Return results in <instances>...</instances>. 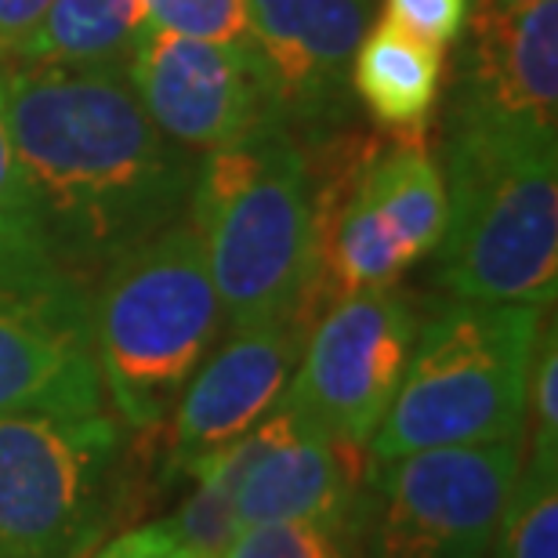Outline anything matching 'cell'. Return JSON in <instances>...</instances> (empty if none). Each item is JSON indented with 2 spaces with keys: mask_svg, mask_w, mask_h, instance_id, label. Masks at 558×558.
I'll use <instances>...</instances> for the list:
<instances>
[{
  "mask_svg": "<svg viewBox=\"0 0 558 558\" xmlns=\"http://www.w3.org/2000/svg\"><path fill=\"white\" fill-rule=\"evenodd\" d=\"M417 327L421 312L399 287L330 301L305 333L283 403L323 424L333 439L371 450L407 374Z\"/></svg>",
  "mask_w": 558,
  "mask_h": 558,
  "instance_id": "obj_9",
  "label": "cell"
},
{
  "mask_svg": "<svg viewBox=\"0 0 558 558\" xmlns=\"http://www.w3.org/2000/svg\"><path fill=\"white\" fill-rule=\"evenodd\" d=\"M81 558H185V555L178 548L174 533L167 530V522H153V526H138L120 533V537L98 541Z\"/></svg>",
  "mask_w": 558,
  "mask_h": 558,
  "instance_id": "obj_24",
  "label": "cell"
},
{
  "mask_svg": "<svg viewBox=\"0 0 558 558\" xmlns=\"http://www.w3.org/2000/svg\"><path fill=\"white\" fill-rule=\"evenodd\" d=\"M489 558H558V464L522 457Z\"/></svg>",
  "mask_w": 558,
  "mask_h": 558,
  "instance_id": "obj_18",
  "label": "cell"
},
{
  "mask_svg": "<svg viewBox=\"0 0 558 558\" xmlns=\"http://www.w3.org/2000/svg\"><path fill=\"white\" fill-rule=\"evenodd\" d=\"M541 305L442 298L421 319L407 374L371 439V461L526 439Z\"/></svg>",
  "mask_w": 558,
  "mask_h": 558,
  "instance_id": "obj_4",
  "label": "cell"
},
{
  "mask_svg": "<svg viewBox=\"0 0 558 558\" xmlns=\"http://www.w3.org/2000/svg\"><path fill=\"white\" fill-rule=\"evenodd\" d=\"M247 48L272 117L301 149L352 131V54L377 0H243Z\"/></svg>",
  "mask_w": 558,
  "mask_h": 558,
  "instance_id": "obj_10",
  "label": "cell"
},
{
  "mask_svg": "<svg viewBox=\"0 0 558 558\" xmlns=\"http://www.w3.org/2000/svg\"><path fill=\"white\" fill-rule=\"evenodd\" d=\"M156 29L215 44H247L243 0H145Z\"/></svg>",
  "mask_w": 558,
  "mask_h": 558,
  "instance_id": "obj_20",
  "label": "cell"
},
{
  "mask_svg": "<svg viewBox=\"0 0 558 558\" xmlns=\"http://www.w3.org/2000/svg\"><path fill=\"white\" fill-rule=\"evenodd\" d=\"M526 428H530V461L558 464V333L555 323L541 333L537 360L530 374V403H526Z\"/></svg>",
  "mask_w": 558,
  "mask_h": 558,
  "instance_id": "obj_21",
  "label": "cell"
},
{
  "mask_svg": "<svg viewBox=\"0 0 558 558\" xmlns=\"http://www.w3.org/2000/svg\"><path fill=\"white\" fill-rule=\"evenodd\" d=\"M522 457L526 439L371 461L355 511V555L489 558Z\"/></svg>",
  "mask_w": 558,
  "mask_h": 558,
  "instance_id": "obj_7",
  "label": "cell"
},
{
  "mask_svg": "<svg viewBox=\"0 0 558 558\" xmlns=\"http://www.w3.org/2000/svg\"><path fill=\"white\" fill-rule=\"evenodd\" d=\"M51 0H0V62H8L37 29Z\"/></svg>",
  "mask_w": 558,
  "mask_h": 558,
  "instance_id": "obj_25",
  "label": "cell"
},
{
  "mask_svg": "<svg viewBox=\"0 0 558 558\" xmlns=\"http://www.w3.org/2000/svg\"><path fill=\"white\" fill-rule=\"evenodd\" d=\"M442 48L381 19L352 54L349 84L377 124L396 138H424L442 95Z\"/></svg>",
  "mask_w": 558,
  "mask_h": 558,
  "instance_id": "obj_15",
  "label": "cell"
},
{
  "mask_svg": "<svg viewBox=\"0 0 558 558\" xmlns=\"http://www.w3.org/2000/svg\"><path fill=\"white\" fill-rule=\"evenodd\" d=\"M240 439L193 472L196 489L167 522L185 558H226L240 533L236 522Z\"/></svg>",
  "mask_w": 558,
  "mask_h": 558,
  "instance_id": "obj_17",
  "label": "cell"
},
{
  "mask_svg": "<svg viewBox=\"0 0 558 558\" xmlns=\"http://www.w3.org/2000/svg\"><path fill=\"white\" fill-rule=\"evenodd\" d=\"M8 131L48 251L95 283L185 218L196 160L153 124L120 70L4 62Z\"/></svg>",
  "mask_w": 558,
  "mask_h": 558,
  "instance_id": "obj_1",
  "label": "cell"
},
{
  "mask_svg": "<svg viewBox=\"0 0 558 558\" xmlns=\"http://www.w3.org/2000/svg\"><path fill=\"white\" fill-rule=\"evenodd\" d=\"M446 117L558 131V0H475Z\"/></svg>",
  "mask_w": 558,
  "mask_h": 558,
  "instance_id": "obj_14",
  "label": "cell"
},
{
  "mask_svg": "<svg viewBox=\"0 0 558 558\" xmlns=\"http://www.w3.org/2000/svg\"><path fill=\"white\" fill-rule=\"evenodd\" d=\"M475 0H385V19L435 48L457 44Z\"/></svg>",
  "mask_w": 558,
  "mask_h": 558,
  "instance_id": "obj_23",
  "label": "cell"
},
{
  "mask_svg": "<svg viewBox=\"0 0 558 558\" xmlns=\"http://www.w3.org/2000/svg\"><path fill=\"white\" fill-rule=\"evenodd\" d=\"M128 84L153 124L193 156L276 120L247 44L196 40L153 26L128 65Z\"/></svg>",
  "mask_w": 558,
  "mask_h": 558,
  "instance_id": "obj_12",
  "label": "cell"
},
{
  "mask_svg": "<svg viewBox=\"0 0 558 558\" xmlns=\"http://www.w3.org/2000/svg\"><path fill=\"white\" fill-rule=\"evenodd\" d=\"M301 344L305 330L294 319H276L232 330L221 349H210L174 403L163 457L167 483L193 478L199 464L258 428L283 403Z\"/></svg>",
  "mask_w": 558,
  "mask_h": 558,
  "instance_id": "obj_13",
  "label": "cell"
},
{
  "mask_svg": "<svg viewBox=\"0 0 558 558\" xmlns=\"http://www.w3.org/2000/svg\"><path fill=\"white\" fill-rule=\"evenodd\" d=\"M221 327L204 240L189 218L106 265L92 287V330L117 421L131 432L167 424Z\"/></svg>",
  "mask_w": 558,
  "mask_h": 558,
  "instance_id": "obj_3",
  "label": "cell"
},
{
  "mask_svg": "<svg viewBox=\"0 0 558 558\" xmlns=\"http://www.w3.org/2000/svg\"><path fill=\"white\" fill-rule=\"evenodd\" d=\"M204 240L207 272L232 330L294 319L305 327V301L316 272V204L308 156L283 135L262 171L221 196L185 210Z\"/></svg>",
  "mask_w": 558,
  "mask_h": 558,
  "instance_id": "obj_6",
  "label": "cell"
},
{
  "mask_svg": "<svg viewBox=\"0 0 558 558\" xmlns=\"http://www.w3.org/2000/svg\"><path fill=\"white\" fill-rule=\"evenodd\" d=\"M124 428L109 407L0 414V558H81L120 500Z\"/></svg>",
  "mask_w": 558,
  "mask_h": 558,
  "instance_id": "obj_5",
  "label": "cell"
},
{
  "mask_svg": "<svg viewBox=\"0 0 558 558\" xmlns=\"http://www.w3.org/2000/svg\"><path fill=\"white\" fill-rule=\"evenodd\" d=\"M486 4H497V8H519V4H533V0H486Z\"/></svg>",
  "mask_w": 558,
  "mask_h": 558,
  "instance_id": "obj_26",
  "label": "cell"
},
{
  "mask_svg": "<svg viewBox=\"0 0 558 558\" xmlns=\"http://www.w3.org/2000/svg\"><path fill=\"white\" fill-rule=\"evenodd\" d=\"M366 468L371 450L333 439L298 407L279 403L240 439V530L258 522H312L352 541Z\"/></svg>",
  "mask_w": 558,
  "mask_h": 558,
  "instance_id": "obj_11",
  "label": "cell"
},
{
  "mask_svg": "<svg viewBox=\"0 0 558 558\" xmlns=\"http://www.w3.org/2000/svg\"><path fill=\"white\" fill-rule=\"evenodd\" d=\"M149 29L145 0H51L29 40L8 62L128 73Z\"/></svg>",
  "mask_w": 558,
  "mask_h": 558,
  "instance_id": "obj_16",
  "label": "cell"
},
{
  "mask_svg": "<svg viewBox=\"0 0 558 558\" xmlns=\"http://www.w3.org/2000/svg\"><path fill=\"white\" fill-rule=\"evenodd\" d=\"M92 287L37 236L0 243V414L109 407Z\"/></svg>",
  "mask_w": 558,
  "mask_h": 558,
  "instance_id": "obj_8",
  "label": "cell"
},
{
  "mask_svg": "<svg viewBox=\"0 0 558 558\" xmlns=\"http://www.w3.org/2000/svg\"><path fill=\"white\" fill-rule=\"evenodd\" d=\"M226 558H355V544L312 522H258L236 533Z\"/></svg>",
  "mask_w": 558,
  "mask_h": 558,
  "instance_id": "obj_19",
  "label": "cell"
},
{
  "mask_svg": "<svg viewBox=\"0 0 558 558\" xmlns=\"http://www.w3.org/2000/svg\"><path fill=\"white\" fill-rule=\"evenodd\" d=\"M40 236L37 218L29 210L26 185H22L15 149H11V131H8V76L4 62H0V243L8 240H26Z\"/></svg>",
  "mask_w": 558,
  "mask_h": 558,
  "instance_id": "obj_22",
  "label": "cell"
},
{
  "mask_svg": "<svg viewBox=\"0 0 558 558\" xmlns=\"http://www.w3.org/2000/svg\"><path fill=\"white\" fill-rule=\"evenodd\" d=\"M446 232L435 283L446 298L555 305L558 131L446 117Z\"/></svg>",
  "mask_w": 558,
  "mask_h": 558,
  "instance_id": "obj_2",
  "label": "cell"
}]
</instances>
